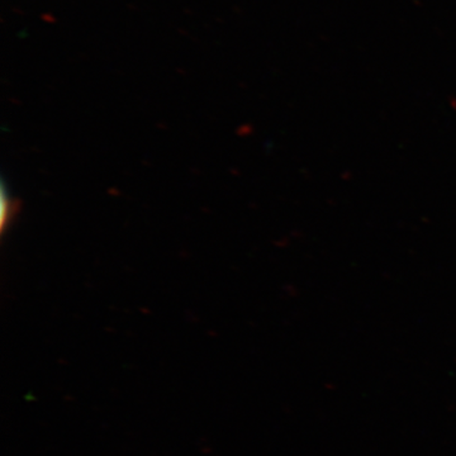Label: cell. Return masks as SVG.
<instances>
[{
    "label": "cell",
    "instance_id": "1",
    "mask_svg": "<svg viewBox=\"0 0 456 456\" xmlns=\"http://www.w3.org/2000/svg\"><path fill=\"white\" fill-rule=\"evenodd\" d=\"M12 207H13V203L7 197V191L3 189L2 191V226L4 228L5 224H7V218H11L12 215H13V211H12Z\"/></svg>",
    "mask_w": 456,
    "mask_h": 456
}]
</instances>
